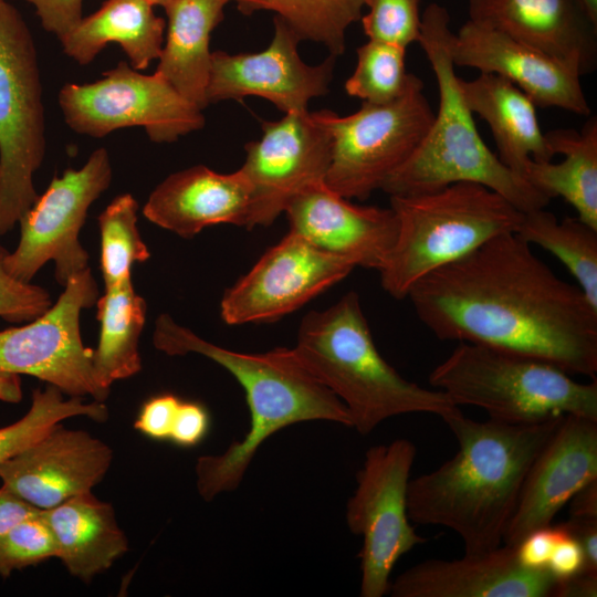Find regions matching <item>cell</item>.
I'll return each mask as SVG.
<instances>
[{"label":"cell","instance_id":"1","mask_svg":"<svg viewBox=\"0 0 597 597\" xmlns=\"http://www.w3.org/2000/svg\"><path fill=\"white\" fill-rule=\"evenodd\" d=\"M407 297L439 339L523 354L596 379L597 310L514 232L427 274Z\"/></svg>","mask_w":597,"mask_h":597},{"label":"cell","instance_id":"2","mask_svg":"<svg viewBox=\"0 0 597 597\" xmlns=\"http://www.w3.org/2000/svg\"><path fill=\"white\" fill-rule=\"evenodd\" d=\"M563 417L525 425L475 421L460 408L444 417L459 448L439 468L409 481L410 521L453 531L467 555L501 546L526 473Z\"/></svg>","mask_w":597,"mask_h":597},{"label":"cell","instance_id":"3","mask_svg":"<svg viewBox=\"0 0 597 597\" xmlns=\"http://www.w3.org/2000/svg\"><path fill=\"white\" fill-rule=\"evenodd\" d=\"M153 344L169 356L195 353L213 360L244 390L250 412L244 438L220 454L197 459V490L207 502L235 490L259 448L285 427L313 420L352 427L345 405L312 376L293 348L277 347L261 354L234 352L199 337L168 314L157 317Z\"/></svg>","mask_w":597,"mask_h":597},{"label":"cell","instance_id":"4","mask_svg":"<svg viewBox=\"0 0 597 597\" xmlns=\"http://www.w3.org/2000/svg\"><path fill=\"white\" fill-rule=\"evenodd\" d=\"M449 24L448 10L437 2L421 14L418 43L437 81L438 109L419 146L380 190L409 196L469 181L500 193L522 212L545 208L552 199L509 169L481 138L450 54Z\"/></svg>","mask_w":597,"mask_h":597},{"label":"cell","instance_id":"5","mask_svg":"<svg viewBox=\"0 0 597 597\" xmlns=\"http://www.w3.org/2000/svg\"><path fill=\"white\" fill-rule=\"evenodd\" d=\"M293 350L345 405L352 428L363 436L392 417L423 412L443 419L459 408L442 391L407 380L384 359L356 292L324 311L307 313Z\"/></svg>","mask_w":597,"mask_h":597},{"label":"cell","instance_id":"6","mask_svg":"<svg viewBox=\"0 0 597 597\" xmlns=\"http://www.w3.org/2000/svg\"><path fill=\"white\" fill-rule=\"evenodd\" d=\"M398 231L378 270L383 289L407 297L420 279L474 251L489 240L516 232L524 212L500 193L476 182H455L440 190L390 196Z\"/></svg>","mask_w":597,"mask_h":597},{"label":"cell","instance_id":"7","mask_svg":"<svg viewBox=\"0 0 597 597\" xmlns=\"http://www.w3.org/2000/svg\"><path fill=\"white\" fill-rule=\"evenodd\" d=\"M432 388L458 407L483 409L490 419L525 425L566 415L597 421V380L580 383L545 360L461 342L429 375Z\"/></svg>","mask_w":597,"mask_h":597},{"label":"cell","instance_id":"8","mask_svg":"<svg viewBox=\"0 0 597 597\" xmlns=\"http://www.w3.org/2000/svg\"><path fill=\"white\" fill-rule=\"evenodd\" d=\"M45 154L42 84L32 34L0 0V237L36 201L33 175Z\"/></svg>","mask_w":597,"mask_h":597},{"label":"cell","instance_id":"9","mask_svg":"<svg viewBox=\"0 0 597 597\" xmlns=\"http://www.w3.org/2000/svg\"><path fill=\"white\" fill-rule=\"evenodd\" d=\"M327 129L331 163L324 184L346 199H367L416 150L433 116L418 81L402 96L386 104L363 102L352 115L315 112Z\"/></svg>","mask_w":597,"mask_h":597},{"label":"cell","instance_id":"10","mask_svg":"<svg viewBox=\"0 0 597 597\" xmlns=\"http://www.w3.org/2000/svg\"><path fill=\"white\" fill-rule=\"evenodd\" d=\"M417 454L408 439L367 450L346 505L349 531L363 537L359 552L360 596L383 597L399 558L427 538L417 534L407 510L410 472Z\"/></svg>","mask_w":597,"mask_h":597},{"label":"cell","instance_id":"11","mask_svg":"<svg viewBox=\"0 0 597 597\" xmlns=\"http://www.w3.org/2000/svg\"><path fill=\"white\" fill-rule=\"evenodd\" d=\"M57 101L69 127L94 138L138 126L151 142L171 143L205 126L202 111L166 78L124 61L95 82L65 84Z\"/></svg>","mask_w":597,"mask_h":597},{"label":"cell","instance_id":"12","mask_svg":"<svg viewBox=\"0 0 597 597\" xmlns=\"http://www.w3.org/2000/svg\"><path fill=\"white\" fill-rule=\"evenodd\" d=\"M113 169L106 148L95 149L78 169L69 168L52 179L46 190L21 217L20 239L4 259L6 270L15 279L31 282L49 261L55 280L65 286L87 269L88 253L78 234L90 206L109 187Z\"/></svg>","mask_w":597,"mask_h":597},{"label":"cell","instance_id":"13","mask_svg":"<svg viewBox=\"0 0 597 597\" xmlns=\"http://www.w3.org/2000/svg\"><path fill=\"white\" fill-rule=\"evenodd\" d=\"M98 286L87 268L72 276L52 306L22 326L0 331V374L29 375L69 397L104 401L109 391L93 376L92 348L83 345L80 315L96 304Z\"/></svg>","mask_w":597,"mask_h":597},{"label":"cell","instance_id":"14","mask_svg":"<svg viewBox=\"0 0 597 597\" xmlns=\"http://www.w3.org/2000/svg\"><path fill=\"white\" fill-rule=\"evenodd\" d=\"M354 268L352 260L289 231L224 292L221 318L229 325L276 321L346 277Z\"/></svg>","mask_w":597,"mask_h":597},{"label":"cell","instance_id":"15","mask_svg":"<svg viewBox=\"0 0 597 597\" xmlns=\"http://www.w3.org/2000/svg\"><path fill=\"white\" fill-rule=\"evenodd\" d=\"M332 142L315 112L263 121L260 139L244 146L240 168L251 188L247 229L268 227L306 188L324 182Z\"/></svg>","mask_w":597,"mask_h":597},{"label":"cell","instance_id":"16","mask_svg":"<svg viewBox=\"0 0 597 597\" xmlns=\"http://www.w3.org/2000/svg\"><path fill=\"white\" fill-rule=\"evenodd\" d=\"M300 38L274 17L270 45L256 53H211L207 87L208 103L263 97L285 114L307 111L308 102L328 92L335 56L318 65H307L297 52Z\"/></svg>","mask_w":597,"mask_h":597},{"label":"cell","instance_id":"17","mask_svg":"<svg viewBox=\"0 0 597 597\" xmlns=\"http://www.w3.org/2000/svg\"><path fill=\"white\" fill-rule=\"evenodd\" d=\"M595 480L597 421L566 415L530 467L502 543L515 547L551 526L572 496Z\"/></svg>","mask_w":597,"mask_h":597},{"label":"cell","instance_id":"18","mask_svg":"<svg viewBox=\"0 0 597 597\" xmlns=\"http://www.w3.org/2000/svg\"><path fill=\"white\" fill-rule=\"evenodd\" d=\"M113 451L84 430L55 425L42 438L0 463L2 485L39 510L92 492L105 476Z\"/></svg>","mask_w":597,"mask_h":597},{"label":"cell","instance_id":"19","mask_svg":"<svg viewBox=\"0 0 597 597\" xmlns=\"http://www.w3.org/2000/svg\"><path fill=\"white\" fill-rule=\"evenodd\" d=\"M455 66L502 76L522 90L536 107L590 114L580 75L509 35L470 20L452 33L449 45Z\"/></svg>","mask_w":597,"mask_h":597},{"label":"cell","instance_id":"20","mask_svg":"<svg viewBox=\"0 0 597 597\" xmlns=\"http://www.w3.org/2000/svg\"><path fill=\"white\" fill-rule=\"evenodd\" d=\"M284 212L290 230L315 247L379 270L397 238L398 222L389 208L352 203L324 182L295 196Z\"/></svg>","mask_w":597,"mask_h":597},{"label":"cell","instance_id":"21","mask_svg":"<svg viewBox=\"0 0 597 597\" xmlns=\"http://www.w3.org/2000/svg\"><path fill=\"white\" fill-rule=\"evenodd\" d=\"M556 578L548 569L523 566L516 548L501 545L460 559L431 558L402 572L394 597H552Z\"/></svg>","mask_w":597,"mask_h":597},{"label":"cell","instance_id":"22","mask_svg":"<svg viewBox=\"0 0 597 597\" xmlns=\"http://www.w3.org/2000/svg\"><path fill=\"white\" fill-rule=\"evenodd\" d=\"M468 17L564 63L580 76L597 66V25L577 0H468Z\"/></svg>","mask_w":597,"mask_h":597},{"label":"cell","instance_id":"23","mask_svg":"<svg viewBox=\"0 0 597 597\" xmlns=\"http://www.w3.org/2000/svg\"><path fill=\"white\" fill-rule=\"evenodd\" d=\"M251 188L239 169L220 174L203 165L174 172L149 195L143 214L181 238L218 223L248 224Z\"/></svg>","mask_w":597,"mask_h":597},{"label":"cell","instance_id":"24","mask_svg":"<svg viewBox=\"0 0 597 597\" xmlns=\"http://www.w3.org/2000/svg\"><path fill=\"white\" fill-rule=\"evenodd\" d=\"M464 102L490 127L499 159L523 177L530 163L551 161L554 154L542 133L533 101L516 85L492 73L460 80Z\"/></svg>","mask_w":597,"mask_h":597},{"label":"cell","instance_id":"25","mask_svg":"<svg viewBox=\"0 0 597 597\" xmlns=\"http://www.w3.org/2000/svg\"><path fill=\"white\" fill-rule=\"evenodd\" d=\"M42 514L55 538L56 558L72 576L85 583L107 570L128 551V540L112 504L92 492L42 510Z\"/></svg>","mask_w":597,"mask_h":597},{"label":"cell","instance_id":"26","mask_svg":"<svg viewBox=\"0 0 597 597\" xmlns=\"http://www.w3.org/2000/svg\"><path fill=\"white\" fill-rule=\"evenodd\" d=\"M231 0H170L166 40L156 73L199 109L206 108L211 66L210 36Z\"/></svg>","mask_w":597,"mask_h":597},{"label":"cell","instance_id":"27","mask_svg":"<svg viewBox=\"0 0 597 597\" xmlns=\"http://www.w3.org/2000/svg\"><path fill=\"white\" fill-rule=\"evenodd\" d=\"M165 29V20L145 0H106L59 40L80 65L91 63L108 43H117L130 66L142 71L159 59Z\"/></svg>","mask_w":597,"mask_h":597},{"label":"cell","instance_id":"28","mask_svg":"<svg viewBox=\"0 0 597 597\" xmlns=\"http://www.w3.org/2000/svg\"><path fill=\"white\" fill-rule=\"evenodd\" d=\"M554 155L564 159L557 164H527L523 178L551 199L562 197L578 214V219L597 230V119L594 116L580 132L556 128L545 134Z\"/></svg>","mask_w":597,"mask_h":597},{"label":"cell","instance_id":"29","mask_svg":"<svg viewBox=\"0 0 597 597\" xmlns=\"http://www.w3.org/2000/svg\"><path fill=\"white\" fill-rule=\"evenodd\" d=\"M96 305L101 329L91 355L93 376L101 388L111 391L114 381L129 378L142 369L139 337L147 304L129 281L105 289Z\"/></svg>","mask_w":597,"mask_h":597},{"label":"cell","instance_id":"30","mask_svg":"<svg viewBox=\"0 0 597 597\" xmlns=\"http://www.w3.org/2000/svg\"><path fill=\"white\" fill-rule=\"evenodd\" d=\"M515 233L528 244H537L556 256L597 310L596 229L578 218L558 220L553 212L542 208L524 212Z\"/></svg>","mask_w":597,"mask_h":597},{"label":"cell","instance_id":"31","mask_svg":"<svg viewBox=\"0 0 597 597\" xmlns=\"http://www.w3.org/2000/svg\"><path fill=\"white\" fill-rule=\"evenodd\" d=\"M245 15L272 11L300 38L324 44L329 55L345 51L346 30L360 20L365 0H231Z\"/></svg>","mask_w":597,"mask_h":597},{"label":"cell","instance_id":"32","mask_svg":"<svg viewBox=\"0 0 597 597\" xmlns=\"http://www.w3.org/2000/svg\"><path fill=\"white\" fill-rule=\"evenodd\" d=\"M64 394L49 385L35 389L28 412L18 421L0 428V463L17 455L64 419L84 416L97 422L108 418L102 401L84 402L82 397L64 399Z\"/></svg>","mask_w":597,"mask_h":597},{"label":"cell","instance_id":"33","mask_svg":"<svg viewBox=\"0 0 597 597\" xmlns=\"http://www.w3.org/2000/svg\"><path fill=\"white\" fill-rule=\"evenodd\" d=\"M138 202L126 192L115 197L98 216L101 271L105 289L132 281V266L150 252L137 227Z\"/></svg>","mask_w":597,"mask_h":597},{"label":"cell","instance_id":"34","mask_svg":"<svg viewBox=\"0 0 597 597\" xmlns=\"http://www.w3.org/2000/svg\"><path fill=\"white\" fill-rule=\"evenodd\" d=\"M406 48L368 40L357 49V64L345 83L349 96L386 104L402 96L420 78L406 71Z\"/></svg>","mask_w":597,"mask_h":597},{"label":"cell","instance_id":"35","mask_svg":"<svg viewBox=\"0 0 597 597\" xmlns=\"http://www.w3.org/2000/svg\"><path fill=\"white\" fill-rule=\"evenodd\" d=\"M54 535L42 510L19 522L0 537V576L56 557Z\"/></svg>","mask_w":597,"mask_h":597},{"label":"cell","instance_id":"36","mask_svg":"<svg viewBox=\"0 0 597 597\" xmlns=\"http://www.w3.org/2000/svg\"><path fill=\"white\" fill-rule=\"evenodd\" d=\"M368 12L360 18L369 40L406 48L418 42L421 29L420 0H365Z\"/></svg>","mask_w":597,"mask_h":597},{"label":"cell","instance_id":"37","mask_svg":"<svg viewBox=\"0 0 597 597\" xmlns=\"http://www.w3.org/2000/svg\"><path fill=\"white\" fill-rule=\"evenodd\" d=\"M8 252L0 245V317L15 324L30 322L52 306L51 295L44 287L20 281L7 271Z\"/></svg>","mask_w":597,"mask_h":597},{"label":"cell","instance_id":"38","mask_svg":"<svg viewBox=\"0 0 597 597\" xmlns=\"http://www.w3.org/2000/svg\"><path fill=\"white\" fill-rule=\"evenodd\" d=\"M181 399L172 394H161L146 400L134 423L136 430L158 441L169 440Z\"/></svg>","mask_w":597,"mask_h":597},{"label":"cell","instance_id":"39","mask_svg":"<svg viewBox=\"0 0 597 597\" xmlns=\"http://www.w3.org/2000/svg\"><path fill=\"white\" fill-rule=\"evenodd\" d=\"M210 426V413L202 404L181 400L169 441L181 448L195 447L207 437Z\"/></svg>","mask_w":597,"mask_h":597},{"label":"cell","instance_id":"40","mask_svg":"<svg viewBox=\"0 0 597 597\" xmlns=\"http://www.w3.org/2000/svg\"><path fill=\"white\" fill-rule=\"evenodd\" d=\"M34 8L42 27L59 39L82 20L83 0H27Z\"/></svg>","mask_w":597,"mask_h":597},{"label":"cell","instance_id":"41","mask_svg":"<svg viewBox=\"0 0 597 597\" xmlns=\"http://www.w3.org/2000/svg\"><path fill=\"white\" fill-rule=\"evenodd\" d=\"M555 528L556 537L547 563L549 573L558 580L586 572L584 553L578 542L559 524Z\"/></svg>","mask_w":597,"mask_h":597},{"label":"cell","instance_id":"42","mask_svg":"<svg viewBox=\"0 0 597 597\" xmlns=\"http://www.w3.org/2000/svg\"><path fill=\"white\" fill-rule=\"evenodd\" d=\"M555 537V526H547L528 534L515 546L520 563L528 568L547 569Z\"/></svg>","mask_w":597,"mask_h":597},{"label":"cell","instance_id":"43","mask_svg":"<svg viewBox=\"0 0 597 597\" xmlns=\"http://www.w3.org/2000/svg\"><path fill=\"white\" fill-rule=\"evenodd\" d=\"M559 525L580 545L586 573L597 575V519L570 517Z\"/></svg>","mask_w":597,"mask_h":597},{"label":"cell","instance_id":"44","mask_svg":"<svg viewBox=\"0 0 597 597\" xmlns=\"http://www.w3.org/2000/svg\"><path fill=\"white\" fill-rule=\"evenodd\" d=\"M34 507L3 485L0 488V537L19 522L39 513Z\"/></svg>","mask_w":597,"mask_h":597},{"label":"cell","instance_id":"45","mask_svg":"<svg viewBox=\"0 0 597 597\" xmlns=\"http://www.w3.org/2000/svg\"><path fill=\"white\" fill-rule=\"evenodd\" d=\"M596 595L597 575L582 572L556 580L552 597H595Z\"/></svg>","mask_w":597,"mask_h":597},{"label":"cell","instance_id":"46","mask_svg":"<svg viewBox=\"0 0 597 597\" xmlns=\"http://www.w3.org/2000/svg\"><path fill=\"white\" fill-rule=\"evenodd\" d=\"M569 503V516L597 519V480L577 491Z\"/></svg>","mask_w":597,"mask_h":597},{"label":"cell","instance_id":"47","mask_svg":"<svg viewBox=\"0 0 597 597\" xmlns=\"http://www.w3.org/2000/svg\"><path fill=\"white\" fill-rule=\"evenodd\" d=\"M20 398L21 390L18 376L0 374V399L6 401H18Z\"/></svg>","mask_w":597,"mask_h":597},{"label":"cell","instance_id":"48","mask_svg":"<svg viewBox=\"0 0 597 597\" xmlns=\"http://www.w3.org/2000/svg\"><path fill=\"white\" fill-rule=\"evenodd\" d=\"M587 18L597 25V0H577Z\"/></svg>","mask_w":597,"mask_h":597},{"label":"cell","instance_id":"49","mask_svg":"<svg viewBox=\"0 0 597 597\" xmlns=\"http://www.w3.org/2000/svg\"><path fill=\"white\" fill-rule=\"evenodd\" d=\"M149 4L154 6H161L163 8L170 1V0H145Z\"/></svg>","mask_w":597,"mask_h":597}]
</instances>
